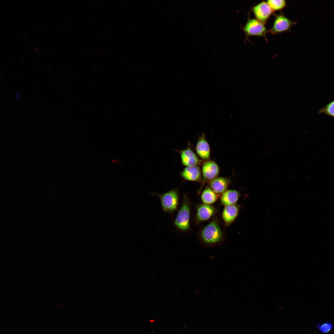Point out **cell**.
Listing matches in <instances>:
<instances>
[{
    "mask_svg": "<svg viewBox=\"0 0 334 334\" xmlns=\"http://www.w3.org/2000/svg\"><path fill=\"white\" fill-rule=\"evenodd\" d=\"M190 208L187 198L185 195L180 210L173 223L175 226L182 231H186L189 228Z\"/></svg>",
    "mask_w": 334,
    "mask_h": 334,
    "instance_id": "5b68a950",
    "label": "cell"
},
{
    "mask_svg": "<svg viewBox=\"0 0 334 334\" xmlns=\"http://www.w3.org/2000/svg\"><path fill=\"white\" fill-rule=\"evenodd\" d=\"M274 19L272 27L268 30L272 35L291 32L292 27L297 24L286 17L282 11L279 14L274 13Z\"/></svg>",
    "mask_w": 334,
    "mask_h": 334,
    "instance_id": "3957f363",
    "label": "cell"
},
{
    "mask_svg": "<svg viewBox=\"0 0 334 334\" xmlns=\"http://www.w3.org/2000/svg\"><path fill=\"white\" fill-rule=\"evenodd\" d=\"M317 328L319 331L323 333H326L332 329L333 326L332 323L326 322L321 324H318L317 325Z\"/></svg>",
    "mask_w": 334,
    "mask_h": 334,
    "instance_id": "ac0fdd59",
    "label": "cell"
},
{
    "mask_svg": "<svg viewBox=\"0 0 334 334\" xmlns=\"http://www.w3.org/2000/svg\"><path fill=\"white\" fill-rule=\"evenodd\" d=\"M319 113H324L334 117V101L321 108L319 111Z\"/></svg>",
    "mask_w": 334,
    "mask_h": 334,
    "instance_id": "e0dca14e",
    "label": "cell"
},
{
    "mask_svg": "<svg viewBox=\"0 0 334 334\" xmlns=\"http://www.w3.org/2000/svg\"><path fill=\"white\" fill-rule=\"evenodd\" d=\"M238 212V208L234 204L226 206L222 213L223 219L226 224L231 223L237 217Z\"/></svg>",
    "mask_w": 334,
    "mask_h": 334,
    "instance_id": "7c38bea8",
    "label": "cell"
},
{
    "mask_svg": "<svg viewBox=\"0 0 334 334\" xmlns=\"http://www.w3.org/2000/svg\"><path fill=\"white\" fill-rule=\"evenodd\" d=\"M181 176L184 179L192 181H201V173L197 166H187L181 173Z\"/></svg>",
    "mask_w": 334,
    "mask_h": 334,
    "instance_id": "30bf717a",
    "label": "cell"
},
{
    "mask_svg": "<svg viewBox=\"0 0 334 334\" xmlns=\"http://www.w3.org/2000/svg\"><path fill=\"white\" fill-rule=\"evenodd\" d=\"M201 197L203 202L205 204L208 205L214 203L217 199L216 193L209 188H207L203 190Z\"/></svg>",
    "mask_w": 334,
    "mask_h": 334,
    "instance_id": "9a60e30c",
    "label": "cell"
},
{
    "mask_svg": "<svg viewBox=\"0 0 334 334\" xmlns=\"http://www.w3.org/2000/svg\"><path fill=\"white\" fill-rule=\"evenodd\" d=\"M250 11L248 12L247 19L245 25L242 26L239 24L245 34L244 42H246V41H250L249 37L250 36L262 37L267 42L268 39L267 35L268 33V30L267 29L265 24L255 18H251L250 16Z\"/></svg>",
    "mask_w": 334,
    "mask_h": 334,
    "instance_id": "6da1fadb",
    "label": "cell"
},
{
    "mask_svg": "<svg viewBox=\"0 0 334 334\" xmlns=\"http://www.w3.org/2000/svg\"><path fill=\"white\" fill-rule=\"evenodd\" d=\"M215 209L210 205L203 204L198 208L197 218L200 221H203L209 219L214 214Z\"/></svg>",
    "mask_w": 334,
    "mask_h": 334,
    "instance_id": "4fadbf2b",
    "label": "cell"
},
{
    "mask_svg": "<svg viewBox=\"0 0 334 334\" xmlns=\"http://www.w3.org/2000/svg\"><path fill=\"white\" fill-rule=\"evenodd\" d=\"M229 183V179L223 177H217L209 182L210 188L215 193L221 194L225 192Z\"/></svg>",
    "mask_w": 334,
    "mask_h": 334,
    "instance_id": "8fae6325",
    "label": "cell"
},
{
    "mask_svg": "<svg viewBox=\"0 0 334 334\" xmlns=\"http://www.w3.org/2000/svg\"><path fill=\"white\" fill-rule=\"evenodd\" d=\"M266 2L273 12L282 10L287 5L285 0H268Z\"/></svg>",
    "mask_w": 334,
    "mask_h": 334,
    "instance_id": "2e32d148",
    "label": "cell"
},
{
    "mask_svg": "<svg viewBox=\"0 0 334 334\" xmlns=\"http://www.w3.org/2000/svg\"><path fill=\"white\" fill-rule=\"evenodd\" d=\"M219 172V167L215 162L208 161L203 163L202 173L204 180L211 181L217 177Z\"/></svg>",
    "mask_w": 334,
    "mask_h": 334,
    "instance_id": "52a82bcc",
    "label": "cell"
},
{
    "mask_svg": "<svg viewBox=\"0 0 334 334\" xmlns=\"http://www.w3.org/2000/svg\"><path fill=\"white\" fill-rule=\"evenodd\" d=\"M196 150L199 156L203 160L208 159L210 156V148L203 133L198 139L196 147Z\"/></svg>",
    "mask_w": 334,
    "mask_h": 334,
    "instance_id": "9c48e42d",
    "label": "cell"
},
{
    "mask_svg": "<svg viewBox=\"0 0 334 334\" xmlns=\"http://www.w3.org/2000/svg\"><path fill=\"white\" fill-rule=\"evenodd\" d=\"M178 151L180 155L183 165L187 167L197 166L200 163L198 156L189 147Z\"/></svg>",
    "mask_w": 334,
    "mask_h": 334,
    "instance_id": "ba28073f",
    "label": "cell"
},
{
    "mask_svg": "<svg viewBox=\"0 0 334 334\" xmlns=\"http://www.w3.org/2000/svg\"><path fill=\"white\" fill-rule=\"evenodd\" d=\"M35 51H36V52H39V51L38 49H37V48H35Z\"/></svg>",
    "mask_w": 334,
    "mask_h": 334,
    "instance_id": "d6986e66",
    "label": "cell"
},
{
    "mask_svg": "<svg viewBox=\"0 0 334 334\" xmlns=\"http://www.w3.org/2000/svg\"><path fill=\"white\" fill-rule=\"evenodd\" d=\"M250 11L253 13L256 19L264 24L274 13L267 2L264 1L253 5Z\"/></svg>",
    "mask_w": 334,
    "mask_h": 334,
    "instance_id": "8992f818",
    "label": "cell"
},
{
    "mask_svg": "<svg viewBox=\"0 0 334 334\" xmlns=\"http://www.w3.org/2000/svg\"><path fill=\"white\" fill-rule=\"evenodd\" d=\"M239 196V193L236 190L226 191L223 193L221 196V203L226 206L234 204L238 201Z\"/></svg>",
    "mask_w": 334,
    "mask_h": 334,
    "instance_id": "5bb4252c",
    "label": "cell"
},
{
    "mask_svg": "<svg viewBox=\"0 0 334 334\" xmlns=\"http://www.w3.org/2000/svg\"><path fill=\"white\" fill-rule=\"evenodd\" d=\"M159 197L163 211L173 214L178 210L179 203V195L177 189H173L163 193H154Z\"/></svg>",
    "mask_w": 334,
    "mask_h": 334,
    "instance_id": "7a4b0ae2",
    "label": "cell"
},
{
    "mask_svg": "<svg viewBox=\"0 0 334 334\" xmlns=\"http://www.w3.org/2000/svg\"><path fill=\"white\" fill-rule=\"evenodd\" d=\"M201 237L203 242L207 244L212 245L220 242L222 235L217 223L212 221L205 227L202 232Z\"/></svg>",
    "mask_w": 334,
    "mask_h": 334,
    "instance_id": "277c9868",
    "label": "cell"
}]
</instances>
